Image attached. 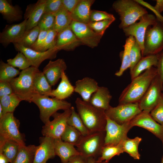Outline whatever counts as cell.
I'll use <instances>...</instances> for the list:
<instances>
[{
	"label": "cell",
	"instance_id": "obj_1",
	"mask_svg": "<svg viewBox=\"0 0 163 163\" xmlns=\"http://www.w3.org/2000/svg\"><path fill=\"white\" fill-rule=\"evenodd\" d=\"M157 74L156 67H153L132 80L121 94L119 104L139 102Z\"/></svg>",
	"mask_w": 163,
	"mask_h": 163
},
{
	"label": "cell",
	"instance_id": "obj_2",
	"mask_svg": "<svg viewBox=\"0 0 163 163\" xmlns=\"http://www.w3.org/2000/svg\"><path fill=\"white\" fill-rule=\"evenodd\" d=\"M78 113L90 133L105 131V110L78 97L75 101Z\"/></svg>",
	"mask_w": 163,
	"mask_h": 163
},
{
	"label": "cell",
	"instance_id": "obj_3",
	"mask_svg": "<svg viewBox=\"0 0 163 163\" xmlns=\"http://www.w3.org/2000/svg\"><path fill=\"white\" fill-rule=\"evenodd\" d=\"M112 7L120 16L121 22L119 27L122 29L148 13L146 9L135 0H118L113 2Z\"/></svg>",
	"mask_w": 163,
	"mask_h": 163
},
{
	"label": "cell",
	"instance_id": "obj_4",
	"mask_svg": "<svg viewBox=\"0 0 163 163\" xmlns=\"http://www.w3.org/2000/svg\"><path fill=\"white\" fill-rule=\"evenodd\" d=\"M38 68L33 66L22 70L18 77L11 80L9 83L13 93L22 101L31 102V100L35 94L34 88V80Z\"/></svg>",
	"mask_w": 163,
	"mask_h": 163
},
{
	"label": "cell",
	"instance_id": "obj_5",
	"mask_svg": "<svg viewBox=\"0 0 163 163\" xmlns=\"http://www.w3.org/2000/svg\"><path fill=\"white\" fill-rule=\"evenodd\" d=\"M31 102L34 103L39 108L40 119L44 124L50 121V117L58 110L64 111L72 107L71 103L64 100L51 98L49 96L37 94L34 95Z\"/></svg>",
	"mask_w": 163,
	"mask_h": 163
},
{
	"label": "cell",
	"instance_id": "obj_6",
	"mask_svg": "<svg viewBox=\"0 0 163 163\" xmlns=\"http://www.w3.org/2000/svg\"><path fill=\"white\" fill-rule=\"evenodd\" d=\"M142 56L157 54L163 50V23L157 19L146 30L144 41Z\"/></svg>",
	"mask_w": 163,
	"mask_h": 163
},
{
	"label": "cell",
	"instance_id": "obj_7",
	"mask_svg": "<svg viewBox=\"0 0 163 163\" xmlns=\"http://www.w3.org/2000/svg\"><path fill=\"white\" fill-rule=\"evenodd\" d=\"M106 132L90 133L83 136L80 142L75 146L85 160L90 157L100 156L104 145Z\"/></svg>",
	"mask_w": 163,
	"mask_h": 163
},
{
	"label": "cell",
	"instance_id": "obj_8",
	"mask_svg": "<svg viewBox=\"0 0 163 163\" xmlns=\"http://www.w3.org/2000/svg\"><path fill=\"white\" fill-rule=\"evenodd\" d=\"M20 122L13 113H8L0 119V137L25 145L23 135L19 131Z\"/></svg>",
	"mask_w": 163,
	"mask_h": 163
},
{
	"label": "cell",
	"instance_id": "obj_9",
	"mask_svg": "<svg viewBox=\"0 0 163 163\" xmlns=\"http://www.w3.org/2000/svg\"><path fill=\"white\" fill-rule=\"evenodd\" d=\"M138 102L119 104L116 107L110 106L105 110L107 117L120 125L129 123L141 113Z\"/></svg>",
	"mask_w": 163,
	"mask_h": 163
},
{
	"label": "cell",
	"instance_id": "obj_10",
	"mask_svg": "<svg viewBox=\"0 0 163 163\" xmlns=\"http://www.w3.org/2000/svg\"><path fill=\"white\" fill-rule=\"evenodd\" d=\"M71 113V108L62 113L56 112L52 117L53 119L44 124L42 127L41 133L43 136L53 139L61 138L67 125V121Z\"/></svg>",
	"mask_w": 163,
	"mask_h": 163
},
{
	"label": "cell",
	"instance_id": "obj_11",
	"mask_svg": "<svg viewBox=\"0 0 163 163\" xmlns=\"http://www.w3.org/2000/svg\"><path fill=\"white\" fill-rule=\"evenodd\" d=\"M163 83L157 75L139 102L142 111L150 113L162 97Z\"/></svg>",
	"mask_w": 163,
	"mask_h": 163
},
{
	"label": "cell",
	"instance_id": "obj_12",
	"mask_svg": "<svg viewBox=\"0 0 163 163\" xmlns=\"http://www.w3.org/2000/svg\"><path fill=\"white\" fill-rule=\"evenodd\" d=\"M137 22L123 29L126 36L134 37L139 45L142 51L144 49V41L145 33L148 27L153 25L157 21V19L153 15L145 14L142 16Z\"/></svg>",
	"mask_w": 163,
	"mask_h": 163
},
{
	"label": "cell",
	"instance_id": "obj_13",
	"mask_svg": "<svg viewBox=\"0 0 163 163\" xmlns=\"http://www.w3.org/2000/svg\"><path fill=\"white\" fill-rule=\"evenodd\" d=\"M129 123L120 125L107 117L104 146L117 145L127 137V134L132 128Z\"/></svg>",
	"mask_w": 163,
	"mask_h": 163
},
{
	"label": "cell",
	"instance_id": "obj_14",
	"mask_svg": "<svg viewBox=\"0 0 163 163\" xmlns=\"http://www.w3.org/2000/svg\"><path fill=\"white\" fill-rule=\"evenodd\" d=\"M70 27L82 44L92 48L98 46L102 37L92 30L88 24L72 21Z\"/></svg>",
	"mask_w": 163,
	"mask_h": 163
},
{
	"label": "cell",
	"instance_id": "obj_15",
	"mask_svg": "<svg viewBox=\"0 0 163 163\" xmlns=\"http://www.w3.org/2000/svg\"><path fill=\"white\" fill-rule=\"evenodd\" d=\"M129 123L132 127L136 126L147 129L163 142V126L154 120L150 113L142 111Z\"/></svg>",
	"mask_w": 163,
	"mask_h": 163
},
{
	"label": "cell",
	"instance_id": "obj_16",
	"mask_svg": "<svg viewBox=\"0 0 163 163\" xmlns=\"http://www.w3.org/2000/svg\"><path fill=\"white\" fill-rule=\"evenodd\" d=\"M17 51L22 52L30 61L31 66L38 68L41 63L47 59L55 58L59 50L55 47L43 52H38L17 43H13Z\"/></svg>",
	"mask_w": 163,
	"mask_h": 163
},
{
	"label": "cell",
	"instance_id": "obj_17",
	"mask_svg": "<svg viewBox=\"0 0 163 163\" xmlns=\"http://www.w3.org/2000/svg\"><path fill=\"white\" fill-rule=\"evenodd\" d=\"M27 20L18 24L6 25L0 33V43L5 47L11 43H16L26 31Z\"/></svg>",
	"mask_w": 163,
	"mask_h": 163
},
{
	"label": "cell",
	"instance_id": "obj_18",
	"mask_svg": "<svg viewBox=\"0 0 163 163\" xmlns=\"http://www.w3.org/2000/svg\"><path fill=\"white\" fill-rule=\"evenodd\" d=\"M40 144L37 146L33 163H46L56 155L54 139L48 136L40 138Z\"/></svg>",
	"mask_w": 163,
	"mask_h": 163
},
{
	"label": "cell",
	"instance_id": "obj_19",
	"mask_svg": "<svg viewBox=\"0 0 163 163\" xmlns=\"http://www.w3.org/2000/svg\"><path fill=\"white\" fill-rule=\"evenodd\" d=\"M46 0H39L36 3L28 5L24 14L27 20L26 31L37 26L43 14L45 13Z\"/></svg>",
	"mask_w": 163,
	"mask_h": 163
},
{
	"label": "cell",
	"instance_id": "obj_20",
	"mask_svg": "<svg viewBox=\"0 0 163 163\" xmlns=\"http://www.w3.org/2000/svg\"><path fill=\"white\" fill-rule=\"evenodd\" d=\"M67 67L64 60L59 59L54 61L50 60L42 72L50 85L53 86L61 78L63 72L66 69Z\"/></svg>",
	"mask_w": 163,
	"mask_h": 163
},
{
	"label": "cell",
	"instance_id": "obj_21",
	"mask_svg": "<svg viewBox=\"0 0 163 163\" xmlns=\"http://www.w3.org/2000/svg\"><path fill=\"white\" fill-rule=\"evenodd\" d=\"M82 44L70 26L58 34L55 47L59 50L71 51Z\"/></svg>",
	"mask_w": 163,
	"mask_h": 163
},
{
	"label": "cell",
	"instance_id": "obj_22",
	"mask_svg": "<svg viewBox=\"0 0 163 163\" xmlns=\"http://www.w3.org/2000/svg\"><path fill=\"white\" fill-rule=\"evenodd\" d=\"M74 87V92L79 94L83 100L89 102L92 95L99 86L97 82L94 79L86 77L77 80Z\"/></svg>",
	"mask_w": 163,
	"mask_h": 163
},
{
	"label": "cell",
	"instance_id": "obj_23",
	"mask_svg": "<svg viewBox=\"0 0 163 163\" xmlns=\"http://www.w3.org/2000/svg\"><path fill=\"white\" fill-rule=\"evenodd\" d=\"M54 143L56 155L60 158L62 163H67L72 158L82 155L74 145L63 141L61 138L54 139Z\"/></svg>",
	"mask_w": 163,
	"mask_h": 163
},
{
	"label": "cell",
	"instance_id": "obj_24",
	"mask_svg": "<svg viewBox=\"0 0 163 163\" xmlns=\"http://www.w3.org/2000/svg\"><path fill=\"white\" fill-rule=\"evenodd\" d=\"M94 0H80L71 13L73 21L88 24L90 22L91 7Z\"/></svg>",
	"mask_w": 163,
	"mask_h": 163
},
{
	"label": "cell",
	"instance_id": "obj_25",
	"mask_svg": "<svg viewBox=\"0 0 163 163\" xmlns=\"http://www.w3.org/2000/svg\"><path fill=\"white\" fill-rule=\"evenodd\" d=\"M112 98L108 89L104 86H99L92 95L89 102L93 106L106 110L110 106V103Z\"/></svg>",
	"mask_w": 163,
	"mask_h": 163
},
{
	"label": "cell",
	"instance_id": "obj_26",
	"mask_svg": "<svg viewBox=\"0 0 163 163\" xmlns=\"http://www.w3.org/2000/svg\"><path fill=\"white\" fill-rule=\"evenodd\" d=\"M61 78L57 88L52 90L48 96L64 100L70 96L74 92L75 87L70 82L65 72H63Z\"/></svg>",
	"mask_w": 163,
	"mask_h": 163
},
{
	"label": "cell",
	"instance_id": "obj_27",
	"mask_svg": "<svg viewBox=\"0 0 163 163\" xmlns=\"http://www.w3.org/2000/svg\"><path fill=\"white\" fill-rule=\"evenodd\" d=\"M158 60V54L143 56L130 71L131 80L143 72L152 67H156Z\"/></svg>",
	"mask_w": 163,
	"mask_h": 163
},
{
	"label": "cell",
	"instance_id": "obj_28",
	"mask_svg": "<svg viewBox=\"0 0 163 163\" xmlns=\"http://www.w3.org/2000/svg\"><path fill=\"white\" fill-rule=\"evenodd\" d=\"M0 12L9 22L19 21L22 18V12L19 6L12 5L7 0H0Z\"/></svg>",
	"mask_w": 163,
	"mask_h": 163
},
{
	"label": "cell",
	"instance_id": "obj_29",
	"mask_svg": "<svg viewBox=\"0 0 163 163\" xmlns=\"http://www.w3.org/2000/svg\"><path fill=\"white\" fill-rule=\"evenodd\" d=\"M136 40L135 38L129 36L126 39L122 55L121 64L119 70L116 72L115 75L120 77L122 75L124 71L131 66L130 52L131 47Z\"/></svg>",
	"mask_w": 163,
	"mask_h": 163
},
{
	"label": "cell",
	"instance_id": "obj_30",
	"mask_svg": "<svg viewBox=\"0 0 163 163\" xmlns=\"http://www.w3.org/2000/svg\"><path fill=\"white\" fill-rule=\"evenodd\" d=\"M20 145L16 142L0 137V153H2L12 163L18 154Z\"/></svg>",
	"mask_w": 163,
	"mask_h": 163
},
{
	"label": "cell",
	"instance_id": "obj_31",
	"mask_svg": "<svg viewBox=\"0 0 163 163\" xmlns=\"http://www.w3.org/2000/svg\"><path fill=\"white\" fill-rule=\"evenodd\" d=\"M34 88L35 94L48 96L52 90L43 72L39 70L34 77Z\"/></svg>",
	"mask_w": 163,
	"mask_h": 163
},
{
	"label": "cell",
	"instance_id": "obj_32",
	"mask_svg": "<svg viewBox=\"0 0 163 163\" xmlns=\"http://www.w3.org/2000/svg\"><path fill=\"white\" fill-rule=\"evenodd\" d=\"M54 29L58 33L69 27L72 21L71 14L63 7L54 15Z\"/></svg>",
	"mask_w": 163,
	"mask_h": 163
},
{
	"label": "cell",
	"instance_id": "obj_33",
	"mask_svg": "<svg viewBox=\"0 0 163 163\" xmlns=\"http://www.w3.org/2000/svg\"><path fill=\"white\" fill-rule=\"evenodd\" d=\"M37 146L20 145L17 157L12 163H33Z\"/></svg>",
	"mask_w": 163,
	"mask_h": 163
},
{
	"label": "cell",
	"instance_id": "obj_34",
	"mask_svg": "<svg viewBox=\"0 0 163 163\" xmlns=\"http://www.w3.org/2000/svg\"><path fill=\"white\" fill-rule=\"evenodd\" d=\"M142 140V138L138 136L133 139H130L127 137L122 141L123 152L128 154L134 159L139 160L140 155L138 148Z\"/></svg>",
	"mask_w": 163,
	"mask_h": 163
},
{
	"label": "cell",
	"instance_id": "obj_35",
	"mask_svg": "<svg viewBox=\"0 0 163 163\" xmlns=\"http://www.w3.org/2000/svg\"><path fill=\"white\" fill-rule=\"evenodd\" d=\"M21 101L14 93L0 97V105L2 108L3 116L8 113H13Z\"/></svg>",
	"mask_w": 163,
	"mask_h": 163
},
{
	"label": "cell",
	"instance_id": "obj_36",
	"mask_svg": "<svg viewBox=\"0 0 163 163\" xmlns=\"http://www.w3.org/2000/svg\"><path fill=\"white\" fill-rule=\"evenodd\" d=\"M123 152L122 142L117 145L104 146L100 157L96 162L105 161L108 163L113 157Z\"/></svg>",
	"mask_w": 163,
	"mask_h": 163
},
{
	"label": "cell",
	"instance_id": "obj_37",
	"mask_svg": "<svg viewBox=\"0 0 163 163\" xmlns=\"http://www.w3.org/2000/svg\"><path fill=\"white\" fill-rule=\"evenodd\" d=\"M71 113L68 118L67 123L78 130L83 136H85L90 133L85 126L78 113L76 112L75 108H71Z\"/></svg>",
	"mask_w": 163,
	"mask_h": 163
},
{
	"label": "cell",
	"instance_id": "obj_38",
	"mask_svg": "<svg viewBox=\"0 0 163 163\" xmlns=\"http://www.w3.org/2000/svg\"><path fill=\"white\" fill-rule=\"evenodd\" d=\"M19 70L1 60L0 62V82H9L20 73Z\"/></svg>",
	"mask_w": 163,
	"mask_h": 163
},
{
	"label": "cell",
	"instance_id": "obj_39",
	"mask_svg": "<svg viewBox=\"0 0 163 163\" xmlns=\"http://www.w3.org/2000/svg\"><path fill=\"white\" fill-rule=\"evenodd\" d=\"M40 31L38 26L26 30L22 37L15 43L27 48H30L36 41Z\"/></svg>",
	"mask_w": 163,
	"mask_h": 163
},
{
	"label": "cell",
	"instance_id": "obj_40",
	"mask_svg": "<svg viewBox=\"0 0 163 163\" xmlns=\"http://www.w3.org/2000/svg\"><path fill=\"white\" fill-rule=\"evenodd\" d=\"M83 136L77 129L68 125L61 137L63 141L76 146L80 141Z\"/></svg>",
	"mask_w": 163,
	"mask_h": 163
},
{
	"label": "cell",
	"instance_id": "obj_41",
	"mask_svg": "<svg viewBox=\"0 0 163 163\" xmlns=\"http://www.w3.org/2000/svg\"><path fill=\"white\" fill-rule=\"evenodd\" d=\"M7 61V63L9 65L14 68H18L22 70L31 66L29 60L21 52L18 51L14 58L8 59Z\"/></svg>",
	"mask_w": 163,
	"mask_h": 163
},
{
	"label": "cell",
	"instance_id": "obj_42",
	"mask_svg": "<svg viewBox=\"0 0 163 163\" xmlns=\"http://www.w3.org/2000/svg\"><path fill=\"white\" fill-rule=\"evenodd\" d=\"M55 18L53 14L44 13L38 24L40 30L49 31L54 29Z\"/></svg>",
	"mask_w": 163,
	"mask_h": 163
},
{
	"label": "cell",
	"instance_id": "obj_43",
	"mask_svg": "<svg viewBox=\"0 0 163 163\" xmlns=\"http://www.w3.org/2000/svg\"><path fill=\"white\" fill-rule=\"evenodd\" d=\"M142 57L141 48L136 40L131 47L130 52L131 66L129 68L130 71L132 70Z\"/></svg>",
	"mask_w": 163,
	"mask_h": 163
},
{
	"label": "cell",
	"instance_id": "obj_44",
	"mask_svg": "<svg viewBox=\"0 0 163 163\" xmlns=\"http://www.w3.org/2000/svg\"><path fill=\"white\" fill-rule=\"evenodd\" d=\"M114 21L107 20L96 22H90L88 25L94 31L103 36L105 30Z\"/></svg>",
	"mask_w": 163,
	"mask_h": 163
},
{
	"label": "cell",
	"instance_id": "obj_45",
	"mask_svg": "<svg viewBox=\"0 0 163 163\" xmlns=\"http://www.w3.org/2000/svg\"><path fill=\"white\" fill-rule=\"evenodd\" d=\"M113 15L105 11L91 10L90 16V22H96L107 20L115 21Z\"/></svg>",
	"mask_w": 163,
	"mask_h": 163
},
{
	"label": "cell",
	"instance_id": "obj_46",
	"mask_svg": "<svg viewBox=\"0 0 163 163\" xmlns=\"http://www.w3.org/2000/svg\"><path fill=\"white\" fill-rule=\"evenodd\" d=\"M150 113L154 120L163 126V98L162 97Z\"/></svg>",
	"mask_w": 163,
	"mask_h": 163
},
{
	"label": "cell",
	"instance_id": "obj_47",
	"mask_svg": "<svg viewBox=\"0 0 163 163\" xmlns=\"http://www.w3.org/2000/svg\"><path fill=\"white\" fill-rule=\"evenodd\" d=\"M58 33L54 29L49 30L45 38L41 52L55 47Z\"/></svg>",
	"mask_w": 163,
	"mask_h": 163
},
{
	"label": "cell",
	"instance_id": "obj_48",
	"mask_svg": "<svg viewBox=\"0 0 163 163\" xmlns=\"http://www.w3.org/2000/svg\"><path fill=\"white\" fill-rule=\"evenodd\" d=\"M63 7L62 0H46L45 13L54 15Z\"/></svg>",
	"mask_w": 163,
	"mask_h": 163
},
{
	"label": "cell",
	"instance_id": "obj_49",
	"mask_svg": "<svg viewBox=\"0 0 163 163\" xmlns=\"http://www.w3.org/2000/svg\"><path fill=\"white\" fill-rule=\"evenodd\" d=\"M48 31L40 30L36 41L30 48L37 51L41 52Z\"/></svg>",
	"mask_w": 163,
	"mask_h": 163
},
{
	"label": "cell",
	"instance_id": "obj_50",
	"mask_svg": "<svg viewBox=\"0 0 163 163\" xmlns=\"http://www.w3.org/2000/svg\"><path fill=\"white\" fill-rule=\"evenodd\" d=\"M14 93L9 82H0V97Z\"/></svg>",
	"mask_w": 163,
	"mask_h": 163
},
{
	"label": "cell",
	"instance_id": "obj_51",
	"mask_svg": "<svg viewBox=\"0 0 163 163\" xmlns=\"http://www.w3.org/2000/svg\"><path fill=\"white\" fill-rule=\"evenodd\" d=\"M62 0L63 7L71 13L80 1V0Z\"/></svg>",
	"mask_w": 163,
	"mask_h": 163
},
{
	"label": "cell",
	"instance_id": "obj_52",
	"mask_svg": "<svg viewBox=\"0 0 163 163\" xmlns=\"http://www.w3.org/2000/svg\"><path fill=\"white\" fill-rule=\"evenodd\" d=\"M158 75L163 83V51L158 54V60L157 67Z\"/></svg>",
	"mask_w": 163,
	"mask_h": 163
},
{
	"label": "cell",
	"instance_id": "obj_53",
	"mask_svg": "<svg viewBox=\"0 0 163 163\" xmlns=\"http://www.w3.org/2000/svg\"><path fill=\"white\" fill-rule=\"evenodd\" d=\"M85 160L81 155H78L71 158L67 163H86Z\"/></svg>",
	"mask_w": 163,
	"mask_h": 163
},
{
	"label": "cell",
	"instance_id": "obj_54",
	"mask_svg": "<svg viewBox=\"0 0 163 163\" xmlns=\"http://www.w3.org/2000/svg\"><path fill=\"white\" fill-rule=\"evenodd\" d=\"M9 161L8 158L2 153H0V163H8Z\"/></svg>",
	"mask_w": 163,
	"mask_h": 163
},
{
	"label": "cell",
	"instance_id": "obj_55",
	"mask_svg": "<svg viewBox=\"0 0 163 163\" xmlns=\"http://www.w3.org/2000/svg\"><path fill=\"white\" fill-rule=\"evenodd\" d=\"M86 160V163H96V160L94 158L90 157L87 158Z\"/></svg>",
	"mask_w": 163,
	"mask_h": 163
},
{
	"label": "cell",
	"instance_id": "obj_56",
	"mask_svg": "<svg viewBox=\"0 0 163 163\" xmlns=\"http://www.w3.org/2000/svg\"><path fill=\"white\" fill-rule=\"evenodd\" d=\"M3 116V111L2 107L0 105V119Z\"/></svg>",
	"mask_w": 163,
	"mask_h": 163
},
{
	"label": "cell",
	"instance_id": "obj_57",
	"mask_svg": "<svg viewBox=\"0 0 163 163\" xmlns=\"http://www.w3.org/2000/svg\"><path fill=\"white\" fill-rule=\"evenodd\" d=\"M96 163H108L105 161H103L101 162H96Z\"/></svg>",
	"mask_w": 163,
	"mask_h": 163
},
{
	"label": "cell",
	"instance_id": "obj_58",
	"mask_svg": "<svg viewBox=\"0 0 163 163\" xmlns=\"http://www.w3.org/2000/svg\"><path fill=\"white\" fill-rule=\"evenodd\" d=\"M161 163H163V155L161 158Z\"/></svg>",
	"mask_w": 163,
	"mask_h": 163
},
{
	"label": "cell",
	"instance_id": "obj_59",
	"mask_svg": "<svg viewBox=\"0 0 163 163\" xmlns=\"http://www.w3.org/2000/svg\"><path fill=\"white\" fill-rule=\"evenodd\" d=\"M162 98H163V93H162Z\"/></svg>",
	"mask_w": 163,
	"mask_h": 163
},
{
	"label": "cell",
	"instance_id": "obj_60",
	"mask_svg": "<svg viewBox=\"0 0 163 163\" xmlns=\"http://www.w3.org/2000/svg\"></svg>",
	"mask_w": 163,
	"mask_h": 163
}]
</instances>
